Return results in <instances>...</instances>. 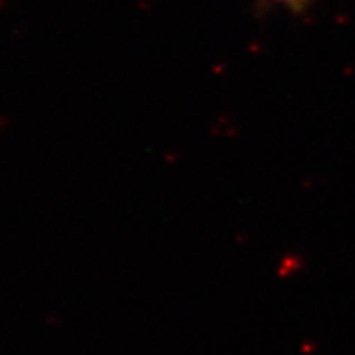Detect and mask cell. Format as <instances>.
I'll return each mask as SVG.
<instances>
[{
	"instance_id": "6da1fadb",
	"label": "cell",
	"mask_w": 355,
	"mask_h": 355,
	"mask_svg": "<svg viewBox=\"0 0 355 355\" xmlns=\"http://www.w3.org/2000/svg\"><path fill=\"white\" fill-rule=\"evenodd\" d=\"M262 2L282 6L293 14H304L313 3V0H262Z\"/></svg>"
}]
</instances>
